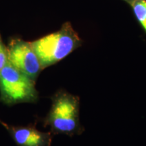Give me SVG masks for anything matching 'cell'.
Listing matches in <instances>:
<instances>
[{
    "instance_id": "obj_2",
    "label": "cell",
    "mask_w": 146,
    "mask_h": 146,
    "mask_svg": "<svg viewBox=\"0 0 146 146\" xmlns=\"http://www.w3.org/2000/svg\"><path fill=\"white\" fill-rule=\"evenodd\" d=\"M39 58L42 68L64 59L82 44V40L70 23H66L58 31L31 43Z\"/></svg>"
},
{
    "instance_id": "obj_8",
    "label": "cell",
    "mask_w": 146,
    "mask_h": 146,
    "mask_svg": "<svg viewBox=\"0 0 146 146\" xmlns=\"http://www.w3.org/2000/svg\"><path fill=\"white\" fill-rule=\"evenodd\" d=\"M123 1H126V2L128 3L129 5H130V4H131V3H132L133 2V1H135V0H123Z\"/></svg>"
},
{
    "instance_id": "obj_3",
    "label": "cell",
    "mask_w": 146,
    "mask_h": 146,
    "mask_svg": "<svg viewBox=\"0 0 146 146\" xmlns=\"http://www.w3.org/2000/svg\"><path fill=\"white\" fill-rule=\"evenodd\" d=\"M35 83L8 62L0 70V100L8 106L35 103L39 96Z\"/></svg>"
},
{
    "instance_id": "obj_4",
    "label": "cell",
    "mask_w": 146,
    "mask_h": 146,
    "mask_svg": "<svg viewBox=\"0 0 146 146\" xmlns=\"http://www.w3.org/2000/svg\"><path fill=\"white\" fill-rule=\"evenodd\" d=\"M8 53L9 62L35 81L43 68L31 43L18 38L12 39L9 43Z\"/></svg>"
},
{
    "instance_id": "obj_5",
    "label": "cell",
    "mask_w": 146,
    "mask_h": 146,
    "mask_svg": "<svg viewBox=\"0 0 146 146\" xmlns=\"http://www.w3.org/2000/svg\"><path fill=\"white\" fill-rule=\"evenodd\" d=\"M0 123L8 130L18 146H50L52 143L51 133L41 132L32 126L14 127L1 120Z\"/></svg>"
},
{
    "instance_id": "obj_7",
    "label": "cell",
    "mask_w": 146,
    "mask_h": 146,
    "mask_svg": "<svg viewBox=\"0 0 146 146\" xmlns=\"http://www.w3.org/2000/svg\"><path fill=\"white\" fill-rule=\"evenodd\" d=\"M8 62V47L3 44L2 39L0 36V70L3 68Z\"/></svg>"
},
{
    "instance_id": "obj_1",
    "label": "cell",
    "mask_w": 146,
    "mask_h": 146,
    "mask_svg": "<svg viewBox=\"0 0 146 146\" xmlns=\"http://www.w3.org/2000/svg\"><path fill=\"white\" fill-rule=\"evenodd\" d=\"M52 100V107L44 120L45 127H50L55 134L81 135L84 128L79 119V98L62 89L53 96Z\"/></svg>"
},
{
    "instance_id": "obj_6",
    "label": "cell",
    "mask_w": 146,
    "mask_h": 146,
    "mask_svg": "<svg viewBox=\"0 0 146 146\" xmlns=\"http://www.w3.org/2000/svg\"><path fill=\"white\" fill-rule=\"evenodd\" d=\"M130 5L137 20L146 33V0H135Z\"/></svg>"
}]
</instances>
